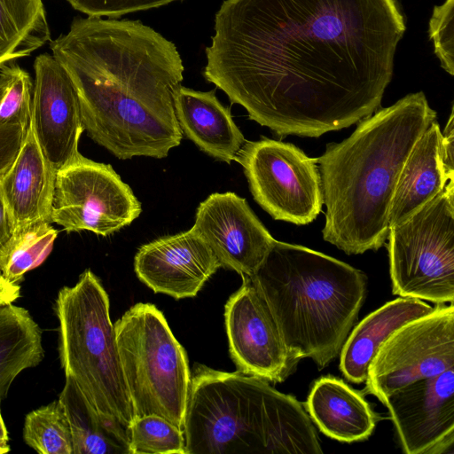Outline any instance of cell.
Returning <instances> with one entry per match:
<instances>
[{
  "label": "cell",
  "mask_w": 454,
  "mask_h": 454,
  "mask_svg": "<svg viewBox=\"0 0 454 454\" xmlns=\"http://www.w3.org/2000/svg\"><path fill=\"white\" fill-rule=\"evenodd\" d=\"M175 112L182 132L201 151L226 163L235 160L246 139L215 90L181 86L175 98Z\"/></svg>",
  "instance_id": "obj_18"
},
{
  "label": "cell",
  "mask_w": 454,
  "mask_h": 454,
  "mask_svg": "<svg viewBox=\"0 0 454 454\" xmlns=\"http://www.w3.org/2000/svg\"><path fill=\"white\" fill-rule=\"evenodd\" d=\"M20 294L18 284H10L5 280L0 283V307L15 301Z\"/></svg>",
  "instance_id": "obj_34"
},
{
  "label": "cell",
  "mask_w": 454,
  "mask_h": 454,
  "mask_svg": "<svg viewBox=\"0 0 454 454\" xmlns=\"http://www.w3.org/2000/svg\"><path fill=\"white\" fill-rule=\"evenodd\" d=\"M442 162L447 176L454 179V114L451 106L449 120L442 131L441 139Z\"/></svg>",
  "instance_id": "obj_32"
},
{
  "label": "cell",
  "mask_w": 454,
  "mask_h": 454,
  "mask_svg": "<svg viewBox=\"0 0 454 454\" xmlns=\"http://www.w3.org/2000/svg\"><path fill=\"white\" fill-rule=\"evenodd\" d=\"M142 211L131 188L109 164L82 154L56 173L51 223L67 232L109 236L129 225Z\"/></svg>",
  "instance_id": "obj_10"
},
{
  "label": "cell",
  "mask_w": 454,
  "mask_h": 454,
  "mask_svg": "<svg viewBox=\"0 0 454 454\" xmlns=\"http://www.w3.org/2000/svg\"><path fill=\"white\" fill-rule=\"evenodd\" d=\"M454 0L435 5L429 20L428 35L441 67L454 74Z\"/></svg>",
  "instance_id": "obj_29"
},
{
  "label": "cell",
  "mask_w": 454,
  "mask_h": 454,
  "mask_svg": "<svg viewBox=\"0 0 454 454\" xmlns=\"http://www.w3.org/2000/svg\"><path fill=\"white\" fill-rule=\"evenodd\" d=\"M32 128L43 155L57 173L76 160L84 128L76 88L65 67L47 53L36 57Z\"/></svg>",
  "instance_id": "obj_14"
},
{
  "label": "cell",
  "mask_w": 454,
  "mask_h": 454,
  "mask_svg": "<svg viewBox=\"0 0 454 454\" xmlns=\"http://www.w3.org/2000/svg\"><path fill=\"white\" fill-rule=\"evenodd\" d=\"M76 88L88 136L120 160L162 159L180 145L184 65L174 43L139 20L75 18L51 41Z\"/></svg>",
  "instance_id": "obj_2"
},
{
  "label": "cell",
  "mask_w": 454,
  "mask_h": 454,
  "mask_svg": "<svg viewBox=\"0 0 454 454\" xmlns=\"http://www.w3.org/2000/svg\"><path fill=\"white\" fill-rule=\"evenodd\" d=\"M129 436L130 454H185L184 431L154 414L135 417Z\"/></svg>",
  "instance_id": "obj_27"
},
{
  "label": "cell",
  "mask_w": 454,
  "mask_h": 454,
  "mask_svg": "<svg viewBox=\"0 0 454 454\" xmlns=\"http://www.w3.org/2000/svg\"><path fill=\"white\" fill-rule=\"evenodd\" d=\"M225 304L229 349L238 372L280 383L295 369L277 322L247 276Z\"/></svg>",
  "instance_id": "obj_12"
},
{
  "label": "cell",
  "mask_w": 454,
  "mask_h": 454,
  "mask_svg": "<svg viewBox=\"0 0 454 454\" xmlns=\"http://www.w3.org/2000/svg\"><path fill=\"white\" fill-rule=\"evenodd\" d=\"M13 236L12 223L0 190V252Z\"/></svg>",
  "instance_id": "obj_33"
},
{
  "label": "cell",
  "mask_w": 454,
  "mask_h": 454,
  "mask_svg": "<svg viewBox=\"0 0 454 454\" xmlns=\"http://www.w3.org/2000/svg\"><path fill=\"white\" fill-rule=\"evenodd\" d=\"M254 200L273 219L312 223L324 204L316 158L291 143L263 137L246 141L236 159Z\"/></svg>",
  "instance_id": "obj_9"
},
{
  "label": "cell",
  "mask_w": 454,
  "mask_h": 454,
  "mask_svg": "<svg viewBox=\"0 0 454 454\" xmlns=\"http://www.w3.org/2000/svg\"><path fill=\"white\" fill-rule=\"evenodd\" d=\"M114 327L135 417L154 414L184 431L191 372L186 353L161 311L139 302Z\"/></svg>",
  "instance_id": "obj_7"
},
{
  "label": "cell",
  "mask_w": 454,
  "mask_h": 454,
  "mask_svg": "<svg viewBox=\"0 0 454 454\" xmlns=\"http://www.w3.org/2000/svg\"><path fill=\"white\" fill-rule=\"evenodd\" d=\"M434 309L422 300L400 297L366 316L350 331L340 350V370L343 376L352 383H364L381 344L396 329Z\"/></svg>",
  "instance_id": "obj_21"
},
{
  "label": "cell",
  "mask_w": 454,
  "mask_h": 454,
  "mask_svg": "<svg viewBox=\"0 0 454 454\" xmlns=\"http://www.w3.org/2000/svg\"><path fill=\"white\" fill-rule=\"evenodd\" d=\"M109 298L98 278L85 270L55 301L59 355L66 380L106 420L129 429L135 418L125 383Z\"/></svg>",
  "instance_id": "obj_6"
},
{
  "label": "cell",
  "mask_w": 454,
  "mask_h": 454,
  "mask_svg": "<svg viewBox=\"0 0 454 454\" xmlns=\"http://www.w3.org/2000/svg\"><path fill=\"white\" fill-rule=\"evenodd\" d=\"M304 407L313 424L339 442L364 441L377 423V415L364 396L331 375L314 382Z\"/></svg>",
  "instance_id": "obj_20"
},
{
  "label": "cell",
  "mask_w": 454,
  "mask_h": 454,
  "mask_svg": "<svg viewBox=\"0 0 454 454\" xmlns=\"http://www.w3.org/2000/svg\"><path fill=\"white\" fill-rule=\"evenodd\" d=\"M27 129L17 124L0 127V177L8 170L18 156Z\"/></svg>",
  "instance_id": "obj_31"
},
{
  "label": "cell",
  "mask_w": 454,
  "mask_h": 454,
  "mask_svg": "<svg viewBox=\"0 0 454 454\" xmlns=\"http://www.w3.org/2000/svg\"><path fill=\"white\" fill-rule=\"evenodd\" d=\"M58 231L50 223L32 226L13 235L0 252V272L10 284H18L24 275L38 267L52 250Z\"/></svg>",
  "instance_id": "obj_25"
},
{
  "label": "cell",
  "mask_w": 454,
  "mask_h": 454,
  "mask_svg": "<svg viewBox=\"0 0 454 454\" xmlns=\"http://www.w3.org/2000/svg\"><path fill=\"white\" fill-rule=\"evenodd\" d=\"M66 412L74 454H130L129 429L101 418L71 380L59 395Z\"/></svg>",
  "instance_id": "obj_23"
},
{
  "label": "cell",
  "mask_w": 454,
  "mask_h": 454,
  "mask_svg": "<svg viewBox=\"0 0 454 454\" xmlns=\"http://www.w3.org/2000/svg\"><path fill=\"white\" fill-rule=\"evenodd\" d=\"M55 177L29 125L18 156L0 177L13 235L40 223H51Z\"/></svg>",
  "instance_id": "obj_17"
},
{
  "label": "cell",
  "mask_w": 454,
  "mask_h": 454,
  "mask_svg": "<svg viewBox=\"0 0 454 454\" xmlns=\"http://www.w3.org/2000/svg\"><path fill=\"white\" fill-rule=\"evenodd\" d=\"M219 268L218 259L192 228L141 246L134 259L144 284L175 299L196 296Z\"/></svg>",
  "instance_id": "obj_16"
},
{
  "label": "cell",
  "mask_w": 454,
  "mask_h": 454,
  "mask_svg": "<svg viewBox=\"0 0 454 454\" xmlns=\"http://www.w3.org/2000/svg\"><path fill=\"white\" fill-rule=\"evenodd\" d=\"M249 278L295 363L310 358L322 370L340 355L366 296L364 272L321 252L275 239Z\"/></svg>",
  "instance_id": "obj_4"
},
{
  "label": "cell",
  "mask_w": 454,
  "mask_h": 454,
  "mask_svg": "<svg viewBox=\"0 0 454 454\" xmlns=\"http://www.w3.org/2000/svg\"><path fill=\"white\" fill-rule=\"evenodd\" d=\"M206 80L279 136L318 137L370 116L406 30L398 0H225Z\"/></svg>",
  "instance_id": "obj_1"
},
{
  "label": "cell",
  "mask_w": 454,
  "mask_h": 454,
  "mask_svg": "<svg viewBox=\"0 0 454 454\" xmlns=\"http://www.w3.org/2000/svg\"><path fill=\"white\" fill-rule=\"evenodd\" d=\"M185 454H320L314 424L294 396L239 372L196 364L191 374Z\"/></svg>",
  "instance_id": "obj_5"
},
{
  "label": "cell",
  "mask_w": 454,
  "mask_h": 454,
  "mask_svg": "<svg viewBox=\"0 0 454 454\" xmlns=\"http://www.w3.org/2000/svg\"><path fill=\"white\" fill-rule=\"evenodd\" d=\"M8 441H9L8 432H7V429L4 423V420H3V418L1 415V411H0V446L10 449Z\"/></svg>",
  "instance_id": "obj_35"
},
{
  "label": "cell",
  "mask_w": 454,
  "mask_h": 454,
  "mask_svg": "<svg viewBox=\"0 0 454 454\" xmlns=\"http://www.w3.org/2000/svg\"><path fill=\"white\" fill-rule=\"evenodd\" d=\"M208 245L221 267L252 276L275 239L234 192H215L198 207L192 227Z\"/></svg>",
  "instance_id": "obj_15"
},
{
  "label": "cell",
  "mask_w": 454,
  "mask_h": 454,
  "mask_svg": "<svg viewBox=\"0 0 454 454\" xmlns=\"http://www.w3.org/2000/svg\"><path fill=\"white\" fill-rule=\"evenodd\" d=\"M387 239L393 294L453 303L454 181Z\"/></svg>",
  "instance_id": "obj_8"
},
{
  "label": "cell",
  "mask_w": 454,
  "mask_h": 454,
  "mask_svg": "<svg viewBox=\"0 0 454 454\" xmlns=\"http://www.w3.org/2000/svg\"><path fill=\"white\" fill-rule=\"evenodd\" d=\"M72 7L89 17L118 18L137 11L166 5L178 0H67Z\"/></svg>",
  "instance_id": "obj_30"
},
{
  "label": "cell",
  "mask_w": 454,
  "mask_h": 454,
  "mask_svg": "<svg viewBox=\"0 0 454 454\" xmlns=\"http://www.w3.org/2000/svg\"><path fill=\"white\" fill-rule=\"evenodd\" d=\"M406 454L453 453L454 367L413 381L382 402Z\"/></svg>",
  "instance_id": "obj_13"
},
{
  "label": "cell",
  "mask_w": 454,
  "mask_h": 454,
  "mask_svg": "<svg viewBox=\"0 0 454 454\" xmlns=\"http://www.w3.org/2000/svg\"><path fill=\"white\" fill-rule=\"evenodd\" d=\"M33 82L18 65L4 66L0 72V127L17 124L27 129L31 118Z\"/></svg>",
  "instance_id": "obj_28"
},
{
  "label": "cell",
  "mask_w": 454,
  "mask_h": 454,
  "mask_svg": "<svg viewBox=\"0 0 454 454\" xmlns=\"http://www.w3.org/2000/svg\"><path fill=\"white\" fill-rule=\"evenodd\" d=\"M441 139L442 131L434 120L412 147L391 200L389 228L409 219L454 181L442 162Z\"/></svg>",
  "instance_id": "obj_19"
},
{
  "label": "cell",
  "mask_w": 454,
  "mask_h": 454,
  "mask_svg": "<svg viewBox=\"0 0 454 454\" xmlns=\"http://www.w3.org/2000/svg\"><path fill=\"white\" fill-rule=\"evenodd\" d=\"M10 450L9 448H4V447H2L0 446V454H4V453H6Z\"/></svg>",
  "instance_id": "obj_36"
},
{
  "label": "cell",
  "mask_w": 454,
  "mask_h": 454,
  "mask_svg": "<svg viewBox=\"0 0 454 454\" xmlns=\"http://www.w3.org/2000/svg\"><path fill=\"white\" fill-rule=\"evenodd\" d=\"M436 119L422 91L358 121L340 143L316 158L326 207L323 239L347 254L386 242L391 200L415 143Z\"/></svg>",
  "instance_id": "obj_3"
},
{
  "label": "cell",
  "mask_w": 454,
  "mask_h": 454,
  "mask_svg": "<svg viewBox=\"0 0 454 454\" xmlns=\"http://www.w3.org/2000/svg\"><path fill=\"white\" fill-rule=\"evenodd\" d=\"M454 367V306H438L396 329L368 370L367 393L382 403L395 391Z\"/></svg>",
  "instance_id": "obj_11"
},
{
  "label": "cell",
  "mask_w": 454,
  "mask_h": 454,
  "mask_svg": "<svg viewBox=\"0 0 454 454\" xmlns=\"http://www.w3.org/2000/svg\"><path fill=\"white\" fill-rule=\"evenodd\" d=\"M23 439L40 454H74L69 423L59 398L26 416Z\"/></svg>",
  "instance_id": "obj_26"
},
{
  "label": "cell",
  "mask_w": 454,
  "mask_h": 454,
  "mask_svg": "<svg viewBox=\"0 0 454 454\" xmlns=\"http://www.w3.org/2000/svg\"><path fill=\"white\" fill-rule=\"evenodd\" d=\"M4 281V279L3 278L2 275H1V272H0V283Z\"/></svg>",
  "instance_id": "obj_37"
},
{
  "label": "cell",
  "mask_w": 454,
  "mask_h": 454,
  "mask_svg": "<svg viewBox=\"0 0 454 454\" xmlns=\"http://www.w3.org/2000/svg\"><path fill=\"white\" fill-rule=\"evenodd\" d=\"M44 356L42 332L25 308L13 302L0 307V403L24 370Z\"/></svg>",
  "instance_id": "obj_22"
},
{
  "label": "cell",
  "mask_w": 454,
  "mask_h": 454,
  "mask_svg": "<svg viewBox=\"0 0 454 454\" xmlns=\"http://www.w3.org/2000/svg\"><path fill=\"white\" fill-rule=\"evenodd\" d=\"M51 42L43 0H0V68Z\"/></svg>",
  "instance_id": "obj_24"
}]
</instances>
